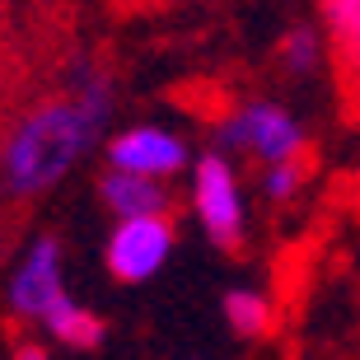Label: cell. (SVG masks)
Instances as JSON below:
<instances>
[{
  "mask_svg": "<svg viewBox=\"0 0 360 360\" xmlns=\"http://www.w3.org/2000/svg\"><path fill=\"white\" fill-rule=\"evenodd\" d=\"M112 75L98 61L80 56L66 70V89L33 103L14 117V127L0 141V192L14 201H33L66 183L75 164L98 141V131L112 117Z\"/></svg>",
  "mask_w": 360,
  "mask_h": 360,
  "instance_id": "1",
  "label": "cell"
},
{
  "mask_svg": "<svg viewBox=\"0 0 360 360\" xmlns=\"http://www.w3.org/2000/svg\"><path fill=\"white\" fill-rule=\"evenodd\" d=\"M215 150L229 155V160L248 155L262 169H271V164L304 160L309 131L285 103H276V98H248V103L229 108L225 117L215 122Z\"/></svg>",
  "mask_w": 360,
  "mask_h": 360,
  "instance_id": "2",
  "label": "cell"
},
{
  "mask_svg": "<svg viewBox=\"0 0 360 360\" xmlns=\"http://www.w3.org/2000/svg\"><path fill=\"white\" fill-rule=\"evenodd\" d=\"M192 215H197L206 243L234 253L248 234V206H243V187L234 174V160L220 150H206L201 160H192Z\"/></svg>",
  "mask_w": 360,
  "mask_h": 360,
  "instance_id": "3",
  "label": "cell"
},
{
  "mask_svg": "<svg viewBox=\"0 0 360 360\" xmlns=\"http://www.w3.org/2000/svg\"><path fill=\"white\" fill-rule=\"evenodd\" d=\"M5 295H10L14 319H24V323H42L70 295L66 290V248H61L56 234H38L24 248V257L10 271Z\"/></svg>",
  "mask_w": 360,
  "mask_h": 360,
  "instance_id": "4",
  "label": "cell"
},
{
  "mask_svg": "<svg viewBox=\"0 0 360 360\" xmlns=\"http://www.w3.org/2000/svg\"><path fill=\"white\" fill-rule=\"evenodd\" d=\"M174 220L169 215H136V220H117L103 243V262L122 285H146L150 276H160L174 257Z\"/></svg>",
  "mask_w": 360,
  "mask_h": 360,
  "instance_id": "5",
  "label": "cell"
},
{
  "mask_svg": "<svg viewBox=\"0 0 360 360\" xmlns=\"http://www.w3.org/2000/svg\"><path fill=\"white\" fill-rule=\"evenodd\" d=\"M103 160H108V169H127V174L174 183L183 169H192V150H187V141L178 131L141 122V127H122V131L108 136Z\"/></svg>",
  "mask_w": 360,
  "mask_h": 360,
  "instance_id": "6",
  "label": "cell"
},
{
  "mask_svg": "<svg viewBox=\"0 0 360 360\" xmlns=\"http://www.w3.org/2000/svg\"><path fill=\"white\" fill-rule=\"evenodd\" d=\"M98 201L117 220H136V215H169L174 206V192L160 178L146 174H127V169H103L98 174Z\"/></svg>",
  "mask_w": 360,
  "mask_h": 360,
  "instance_id": "7",
  "label": "cell"
},
{
  "mask_svg": "<svg viewBox=\"0 0 360 360\" xmlns=\"http://www.w3.org/2000/svg\"><path fill=\"white\" fill-rule=\"evenodd\" d=\"M38 328L52 337L56 347H70V351H94V347H103V337H108L103 319H98L94 309H84L80 300H70V295L38 323Z\"/></svg>",
  "mask_w": 360,
  "mask_h": 360,
  "instance_id": "8",
  "label": "cell"
},
{
  "mask_svg": "<svg viewBox=\"0 0 360 360\" xmlns=\"http://www.w3.org/2000/svg\"><path fill=\"white\" fill-rule=\"evenodd\" d=\"M323 14V38L333 42L337 61L360 75V0H319Z\"/></svg>",
  "mask_w": 360,
  "mask_h": 360,
  "instance_id": "9",
  "label": "cell"
},
{
  "mask_svg": "<svg viewBox=\"0 0 360 360\" xmlns=\"http://www.w3.org/2000/svg\"><path fill=\"white\" fill-rule=\"evenodd\" d=\"M323 33L314 24H290L285 33L276 38V66H281V75H290V80H314L319 75V66H323Z\"/></svg>",
  "mask_w": 360,
  "mask_h": 360,
  "instance_id": "10",
  "label": "cell"
},
{
  "mask_svg": "<svg viewBox=\"0 0 360 360\" xmlns=\"http://www.w3.org/2000/svg\"><path fill=\"white\" fill-rule=\"evenodd\" d=\"M225 323L234 337L253 342L271 328V300L253 285H234V290H225Z\"/></svg>",
  "mask_w": 360,
  "mask_h": 360,
  "instance_id": "11",
  "label": "cell"
},
{
  "mask_svg": "<svg viewBox=\"0 0 360 360\" xmlns=\"http://www.w3.org/2000/svg\"><path fill=\"white\" fill-rule=\"evenodd\" d=\"M300 192H304V160L262 169V197H267L271 206H290Z\"/></svg>",
  "mask_w": 360,
  "mask_h": 360,
  "instance_id": "12",
  "label": "cell"
},
{
  "mask_svg": "<svg viewBox=\"0 0 360 360\" xmlns=\"http://www.w3.org/2000/svg\"><path fill=\"white\" fill-rule=\"evenodd\" d=\"M14 360H52V356H47V347H38V342H19V347H14Z\"/></svg>",
  "mask_w": 360,
  "mask_h": 360,
  "instance_id": "13",
  "label": "cell"
},
{
  "mask_svg": "<svg viewBox=\"0 0 360 360\" xmlns=\"http://www.w3.org/2000/svg\"><path fill=\"white\" fill-rule=\"evenodd\" d=\"M169 5H187V0H169Z\"/></svg>",
  "mask_w": 360,
  "mask_h": 360,
  "instance_id": "14",
  "label": "cell"
},
{
  "mask_svg": "<svg viewBox=\"0 0 360 360\" xmlns=\"http://www.w3.org/2000/svg\"><path fill=\"white\" fill-rule=\"evenodd\" d=\"M187 360H192V356H187Z\"/></svg>",
  "mask_w": 360,
  "mask_h": 360,
  "instance_id": "15",
  "label": "cell"
}]
</instances>
